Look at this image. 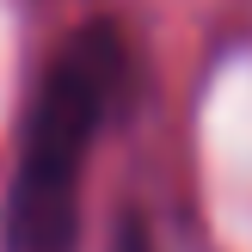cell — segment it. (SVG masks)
<instances>
[{
  "instance_id": "6da1fadb",
  "label": "cell",
  "mask_w": 252,
  "mask_h": 252,
  "mask_svg": "<svg viewBox=\"0 0 252 252\" xmlns=\"http://www.w3.org/2000/svg\"><path fill=\"white\" fill-rule=\"evenodd\" d=\"M123 80V43L111 25H80L56 49L43 86H37L25 154L12 172L6 209H0V246L6 252H74L80 240V160L105 123Z\"/></svg>"
}]
</instances>
